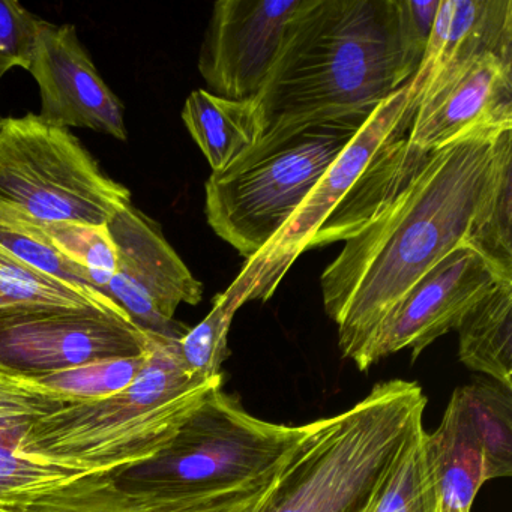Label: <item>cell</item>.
<instances>
[{
	"instance_id": "cell-1",
	"label": "cell",
	"mask_w": 512,
	"mask_h": 512,
	"mask_svg": "<svg viewBox=\"0 0 512 512\" xmlns=\"http://www.w3.org/2000/svg\"><path fill=\"white\" fill-rule=\"evenodd\" d=\"M380 170L341 253L320 277L346 358L358 361L389 311L455 247H478L512 185V125L475 128L433 151L407 146Z\"/></svg>"
},
{
	"instance_id": "cell-2",
	"label": "cell",
	"mask_w": 512,
	"mask_h": 512,
	"mask_svg": "<svg viewBox=\"0 0 512 512\" xmlns=\"http://www.w3.org/2000/svg\"><path fill=\"white\" fill-rule=\"evenodd\" d=\"M424 50L400 0H304L256 101L266 137L367 119L418 70Z\"/></svg>"
},
{
	"instance_id": "cell-3",
	"label": "cell",
	"mask_w": 512,
	"mask_h": 512,
	"mask_svg": "<svg viewBox=\"0 0 512 512\" xmlns=\"http://www.w3.org/2000/svg\"><path fill=\"white\" fill-rule=\"evenodd\" d=\"M149 334L148 358L127 389L40 419L23 442V454L88 475L136 466L164 448L206 394L223 385V376H193L179 340Z\"/></svg>"
},
{
	"instance_id": "cell-4",
	"label": "cell",
	"mask_w": 512,
	"mask_h": 512,
	"mask_svg": "<svg viewBox=\"0 0 512 512\" xmlns=\"http://www.w3.org/2000/svg\"><path fill=\"white\" fill-rule=\"evenodd\" d=\"M425 404L418 383L386 380L350 409L311 422L257 512H370Z\"/></svg>"
},
{
	"instance_id": "cell-5",
	"label": "cell",
	"mask_w": 512,
	"mask_h": 512,
	"mask_svg": "<svg viewBox=\"0 0 512 512\" xmlns=\"http://www.w3.org/2000/svg\"><path fill=\"white\" fill-rule=\"evenodd\" d=\"M365 121L322 122L266 137L235 166L212 173L205 184L211 229L247 260L265 250Z\"/></svg>"
},
{
	"instance_id": "cell-6",
	"label": "cell",
	"mask_w": 512,
	"mask_h": 512,
	"mask_svg": "<svg viewBox=\"0 0 512 512\" xmlns=\"http://www.w3.org/2000/svg\"><path fill=\"white\" fill-rule=\"evenodd\" d=\"M310 424L283 425L251 415L215 386L154 457L109 472L118 484L172 494H217L274 473Z\"/></svg>"
},
{
	"instance_id": "cell-7",
	"label": "cell",
	"mask_w": 512,
	"mask_h": 512,
	"mask_svg": "<svg viewBox=\"0 0 512 512\" xmlns=\"http://www.w3.org/2000/svg\"><path fill=\"white\" fill-rule=\"evenodd\" d=\"M131 203L67 128L38 115L0 122V205L40 221L106 226Z\"/></svg>"
},
{
	"instance_id": "cell-8",
	"label": "cell",
	"mask_w": 512,
	"mask_h": 512,
	"mask_svg": "<svg viewBox=\"0 0 512 512\" xmlns=\"http://www.w3.org/2000/svg\"><path fill=\"white\" fill-rule=\"evenodd\" d=\"M415 113L409 80L368 116L289 223L266 245L265 250L248 259L260 272L257 299L266 301L271 298L290 266L307 250L313 236L335 209L353 193L380 152L394 140L407 136Z\"/></svg>"
},
{
	"instance_id": "cell-9",
	"label": "cell",
	"mask_w": 512,
	"mask_h": 512,
	"mask_svg": "<svg viewBox=\"0 0 512 512\" xmlns=\"http://www.w3.org/2000/svg\"><path fill=\"white\" fill-rule=\"evenodd\" d=\"M509 280L511 274L494 265L475 245L463 242L410 287L355 364L367 371L403 349H409L415 361L437 338L457 329L482 296L500 281Z\"/></svg>"
},
{
	"instance_id": "cell-10",
	"label": "cell",
	"mask_w": 512,
	"mask_h": 512,
	"mask_svg": "<svg viewBox=\"0 0 512 512\" xmlns=\"http://www.w3.org/2000/svg\"><path fill=\"white\" fill-rule=\"evenodd\" d=\"M107 227L118 251V269L104 293L143 331L181 340L190 328L176 322V310L181 304H200L203 284L173 250L161 227L133 203Z\"/></svg>"
},
{
	"instance_id": "cell-11",
	"label": "cell",
	"mask_w": 512,
	"mask_h": 512,
	"mask_svg": "<svg viewBox=\"0 0 512 512\" xmlns=\"http://www.w3.org/2000/svg\"><path fill=\"white\" fill-rule=\"evenodd\" d=\"M151 334L97 310H47L0 319V371L41 376L145 355Z\"/></svg>"
},
{
	"instance_id": "cell-12",
	"label": "cell",
	"mask_w": 512,
	"mask_h": 512,
	"mask_svg": "<svg viewBox=\"0 0 512 512\" xmlns=\"http://www.w3.org/2000/svg\"><path fill=\"white\" fill-rule=\"evenodd\" d=\"M304 0H220L214 5L199 56L209 92L253 100L262 91Z\"/></svg>"
},
{
	"instance_id": "cell-13",
	"label": "cell",
	"mask_w": 512,
	"mask_h": 512,
	"mask_svg": "<svg viewBox=\"0 0 512 512\" xmlns=\"http://www.w3.org/2000/svg\"><path fill=\"white\" fill-rule=\"evenodd\" d=\"M28 71L40 88L41 121L127 142L124 104L98 73L76 26L43 20Z\"/></svg>"
},
{
	"instance_id": "cell-14",
	"label": "cell",
	"mask_w": 512,
	"mask_h": 512,
	"mask_svg": "<svg viewBox=\"0 0 512 512\" xmlns=\"http://www.w3.org/2000/svg\"><path fill=\"white\" fill-rule=\"evenodd\" d=\"M281 466L247 487L217 494L140 490L118 484L109 472L88 473L64 484L5 497L0 512H257Z\"/></svg>"
},
{
	"instance_id": "cell-15",
	"label": "cell",
	"mask_w": 512,
	"mask_h": 512,
	"mask_svg": "<svg viewBox=\"0 0 512 512\" xmlns=\"http://www.w3.org/2000/svg\"><path fill=\"white\" fill-rule=\"evenodd\" d=\"M485 55L512 62L511 0H440L424 55L410 79L415 109Z\"/></svg>"
},
{
	"instance_id": "cell-16",
	"label": "cell",
	"mask_w": 512,
	"mask_h": 512,
	"mask_svg": "<svg viewBox=\"0 0 512 512\" xmlns=\"http://www.w3.org/2000/svg\"><path fill=\"white\" fill-rule=\"evenodd\" d=\"M496 125H512V62L485 55L416 107L406 142L428 152L467 131Z\"/></svg>"
},
{
	"instance_id": "cell-17",
	"label": "cell",
	"mask_w": 512,
	"mask_h": 512,
	"mask_svg": "<svg viewBox=\"0 0 512 512\" xmlns=\"http://www.w3.org/2000/svg\"><path fill=\"white\" fill-rule=\"evenodd\" d=\"M68 404L73 403L0 371V500L86 475L71 467L31 460L23 454L29 430Z\"/></svg>"
},
{
	"instance_id": "cell-18",
	"label": "cell",
	"mask_w": 512,
	"mask_h": 512,
	"mask_svg": "<svg viewBox=\"0 0 512 512\" xmlns=\"http://www.w3.org/2000/svg\"><path fill=\"white\" fill-rule=\"evenodd\" d=\"M182 121L208 160L212 173H223L235 166L265 134L256 98L232 100L205 89L191 92L182 109Z\"/></svg>"
},
{
	"instance_id": "cell-19",
	"label": "cell",
	"mask_w": 512,
	"mask_h": 512,
	"mask_svg": "<svg viewBox=\"0 0 512 512\" xmlns=\"http://www.w3.org/2000/svg\"><path fill=\"white\" fill-rule=\"evenodd\" d=\"M428 451L436 481V512H470L487 479L481 448L455 392L439 427L428 433Z\"/></svg>"
},
{
	"instance_id": "cell-20",
	"label": "cell",
	"mask_w": 512,
	"mask_h": 512,
	"mask_svg": "<svg viewBox=\"0 0 512 512\" xmlns=\"http://www.w3.org/2000/svg\"><path fill=\"white\" fill-rule=\"evenodd\" d=\"M47 310H97L133 322L100 290L50 277L0 244V319Z\"/></svg>"
},
{
	"instance_id": "cell-21",
	"label": "cell",
	"mask_w": 512,
	"mask_h": 512,
	"mask_svg": "<svg viewBox=\"0 0 512 512\" xmlns=\"http://www.w3.org/2000/svg\"><path fill=\"white\" fill-rule=\"evenodd\" d=\"M455 331L460 361L512 391V280L482 296Z\"/></svg>"
},
{
	"instance_id": "cell-22",
	"label": "cell",
	"mask_w": 512,
	"mask_h": 512,
	"mask_svg": "<svg viewBox=\"0 0 512 512\" xmlns=\"http://www.w3.org/2000/svg\"><path fill=\"white\" fill-rule=\"evenodd\" d=\"M259 286V269L247 260L232 286L214 299L208 316L179 340L182 361L193 376L203 380L221 376V367L229 355L227 337L233 317L245 302L256 301Z\"/></svg>"
},
{
	"instance_id": "cell-23",
	"label": "cell",
	"mask_w": 512,
	"mask_h": 512,
	"mask_svg": "<svg viewBox=\"0 0 512 512\" xmlns=\"http://www.w3.org/2000/svg\"><path fill=\"white\" fill-rule=\"evenodd\" d=\"M478 440L485 479L512 475V391L494 380H476L455 389Z\"/></svg>"
},
{
	"instance_id": "cell-24",
	"label": "cell",
	"mask_w": 512,
	"mask_h": 512,
	"mask_svg": "<svg viewBox=\"0 0 512 512\" xmlns=\"http://www.w3.org/2000/svg\"><path fill=\"white\" fill-rule=\"evenodd\" d=\"M437 496L428 433L418 425L395 458L370 512H436Z\"/></svg>"
},
{
	"instance_id": "cell-25",
	"label": "cell",
	"mask_w": 512,
	"mask_h": 512,
	"mask_svg": "<svg viewBox=\"0 0 512 512\" xmlns=\"http://www.w3.org/2000/svg\"><path fill=\"white\" fill-rule=\"evenodd\" d=\"M149 350V349H148ZM148 352L134 358L104 359L41 376H16L71 403L103 400L127 389L145 365Z\"/></svg>"
},
{
	"instance_id": "cell-26",
	"label": "cell",
	"mask_w": 512,
	"mask_h": 512,
	"mask_svg": "<svg viewBox=\"0 0 512 512\" xmlns=\"http://www.w3.org/2000/svg\"><path fill=\"white\" fill-rule=\"evenodd\" d=\"M35 221L50 244L65 259L82 268L95 289L106 292L118 269V251L107 224L92 226L73 221Z\"/></svg>"
},
{
	"instance_id": "cell-27",
	"label": "cell",
	"mask_w": 512,
	"mask_h": 512,
	"mask_svg": "<svg viewBox=\"0 0 512 512\" xmlns=\"http://www.w3.org/2000/svg\"><path fill=\"white\" fill-rule=\"evenodd\" d=\"M43 20L16 0H0V80L13 68L29 70Z\"/></svg>"
},
{
	"instance_id": "cell-28",
	"label": "cell",
	"mask_w": 512,
	"mask_h": 512,
	"mask_svg": "<svg viewBox=\"0 0 512 512\" xmlns=\"http://www.w3.org/2000/svg\"><path fill=\"white\" fill-rule=\"evenodd\" d=\"M0 122H2V119H0Z\"/></svg>"
}]
</instances>
